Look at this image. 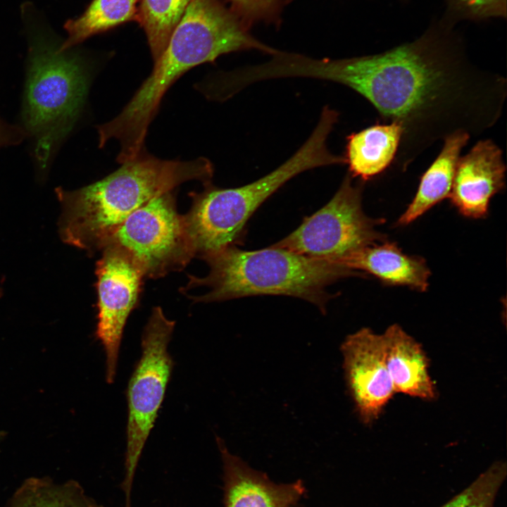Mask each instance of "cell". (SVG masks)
I'll use <instances>...</instances> for the list:
<instances>
[{"label":"cell","instance_id":"obj_1","mask_svg":"<svg viewBox=\"0 0 507 507\" xmlns=\"http://www.w3.org/2000/svg\"><path fill=\"white\" fill-rule=\"evenodd\" d=\"M456 25L442 16L415 39L379 54L310 57L303 74L353 89L384 120L400 124L396 157L406 169L437 141L458 132L477 136L502 113L505 78L470 60Z\"/></svg>","mask_w":507,"mask_h":507},{"label":"cell","instance_id":"obj_2","mask_svg":"<svg viewBox=\"0 0 507 507\" xmlns=\"http://www.w3.org/2000/svg\"><path fill=\"white\" fill-rule=\"evenodd\" d=\"M252 50L270 55L275 48L254 37L221 0H192L151 75L115 118L97 126L99 147L115 139L120 163L136 158L145 152L148 127L162 98L182 75L223 54Z\"/></svg>","mask_w":507,"mask_h":507},{"label":"cell","instance_id":"obj_3","mask_svg":"<svg viewBox=\"0 0 507 507\" xmlns=\"http://www.w3.org/2000/svg\"><path fill=\"white\" fill-rule=\"evenodd\" d=\"M213 168L206 158L163 160L144 152L115 171L73 191L56 189L63 242L89 254L101 251L133 212L189 180L211 182Z\"/></svg>","mask_w":507,"mask_h":507},{"label":"cell","instance_id":"obj_4","mask_svg":"<svg viewBox=\"0 0 507 507\" xmlns=\"http://www.w3.org/2000/svg\"><path fill=\"white\" fill-rule=\"evenodd\" d=\"M204 277L189 275L184 290L206 287L195 302L220 301L256 295H284L311 302L322 311L333 296L327 287L346 277L361 275L344 265L271 246L255 251L227 247L204 259Z\"/></svg>","mask_w":507,"mask_h":507},{"label":"cell","instance_id":"obj_5","mask_svg":"<svg viewBox=\"0 0 507 507\" xmlns=\"http://www.w3.org/2000/svg\"><path fill=\"white\" fill-rule=\"evenodd\" d=\"M335 118L322 113L306 142L284 163L254 182L222 189L211 182L203 191L189 194L192 206L183 215L194 253L201 259L234 246L254 211L290 179L318 167L346 164L344 156L332 154L327 139Z\"/></svg>","mask_w":507,"mask_h":507},{"label":"cell","instance_id":"obj_6","mask_svg":"<svg viewBox=\"0 0 507 507\" xmlns=\"http://www.w3.org/2000/svg\"><path fill=\"white\" fill-rule=\"evenodd\" d=\"M24 15L30 35L24 121L35 140V156L42 166L48 162L77 120L87 90V79L79 57L60 44L44 24Z\"/></svg>","mask_w":507,"mask_h":507},{"label":"cell","instance_id":"obj_7","mask_svg":"<svg viewBox=\"0 0 507 507\" xmlns=\"http://www.w3.org/2000/svg\"><path fill=\"white\" fill-rule=\"evenodd\" d=\"M175 321L155 306L145 325L142 353L128 382L126 396L128 415L125 475L120 487L124 507H132L131 495L139 458L158 417L174 365L168 351Z\"/></svg>","mask_w":507,"mask_h":507},{"label":"cell","instance_id":"obj_8","mask_svg":"<svg viewBox=\"0 0 507 507\" xmlns=\"http://www.w3.org/2000/svg\"><path fill=\"white\" fill-rule=\"evenodd\" d=\"M348 173L327 204L278 242L273 244L313 258L339 263L354 251L384 241L379 220L362 208V189Z\"/></svg>","mask_w":507,"mask_h":507},{"label":"cell","instance_id":"obj_9","mask_svg":"<svg viewBox=\"0 0 507 507\" xmlns=\"http://www.w3.org/2000/svg\"><path fill=\"white\" fill-rule=\"evenodd\" d=\"M172 192L133 212L104 246L113 245L126 252L144 277L157 279L181 271L194 258L183 215L177 211Z\"/></svg>","mask_w":507,"mask_h":507},{"label":"cell","instance_id":"obj_10","mask_svg":"<svg viewBox=\"0 0 507 507\" xmlns=\"http://www.w3.org/2000/svg\"><path fill=\"white\" fill-rule=\"evenodd\" d=\"M96 338L106 356V380L113 383L124 328L131 312L137 307L144 274L123 250L108 245L96 261Z\"/></svg>","mask_w":507,"mask_h":507},{"label":"cell","instance_id":"obj_11","mask_svg":"<svg viewBox=\"0 0 507 507\" xmlns=\"http://www.w3.org/2000/svg\"><path fill=\"white\" fill-rule=\"evenodd\" d=\"M341 351L356 411L363 423L370 424L396 394L386 364L382 334L361 328L345 339Z\"/></svg>","mask_w":507,"mask_h":507},{"label":"cell","instance_id":"obj_12","mask_svg":"<svg viewBox=\"0 0 507 507\" xmlns=\"http://www.w3.org/2000/svg\"><path fill=\"white\" fill-rule=\"evenodd\" d=\"M502 151L492 140L477 142L459 157L449 198L463 215L484 218L494 195L505 187Z\"/></svg>","mask_w":507,"mask_h":507},{"label":"cell","instance_id":"obj_13","mask_svg":"<svg viewBox=\"0 0 507 507\" xmlns=\"http://www.w3.org/2000/svg\"><path fill=\"white\" fill-rule=\"evenodd\" d=\"M216 441L223 465L224 507H292L303 495L301 480L274 483L230 453L221 439Z\"/></svg>","mask_w":507,"mask_h":507},{"label":"cell","instance_id":"obj_14","mask_svg":"<svg viewBox=\"0 0 507 507\" xmlns=\"http://www.w3.org/2000/svg\"><path fill=\"white\" fill-rule=\"evenodd\" d=\"M387 370L396 394L433 401L437 392L422 345L402 327L389 325L382 333Z\"/></svg>","mask_w":507,"mask_h":507},{"label":"cell","instance_id":"obj_15","mask_svg":"<svg viewBox=\"0 0 507 507\" xmlns=\"http://www.w3.org/2000/svg\"><path fill=\"white\" fill-rule=\"evenodd\" d=\"M339 264L370 274L387 284L407 286L420 292L428 287L430 272L425 260L404 254L394 242L382 241L366 246Z\"/></svg>","mask_w":507,"mask_h":507},{"label":"cell","instance_id":"obj_16","mask_svg":"<svg viewBox=\"0 0 507 507\" xmlns=\"http://www.w3.org/2000/svg\"><path fill=\"white\" fill-rule=\"evenodd\" d=\"M403 129L397 122L377 123L346 137L344 156L351 177L367 181L386 170L396 158Z\"/></svg>","mask_w":507,"mask_h":507},{"label":"cell","instance_id":"obj_17","mask_svg":"<svg viewBox=\"0 0 507 507\" xmlns=\"http://www.w3.org/2000/svg\"><path fill=\"white\" fill-rule=\"evenodd\" d=\"M470 138L468 133L458 132L444 139L440 153L422 175L413 199L398 220L399 225L410 224L449 197L461 151Z\"/></svg>","mask_w":507,"mask_h":507},{"label":"cell","instance_id":"obj_18","mask_svg":"<svg viewBox=\"0 0 507 507\" xmlns=\"http://www.w3.org/2000/svg\"><path fill=\"white\" fill-rule=\"evenodd\" d=\"M139 0H92L79 17L64 24L67 38L58 50L64 51L88 38L123 23L137 21Z\"/></svg>","mask_w":507,"mask_h":507},{"label":"cell","instance_id":"obj_19","mask_svg":"<svg viewBox=\"0 0 507 507\" xmlns=\"http://www.w3.org/2000/svg\"><path fill=\"white\" fill-rule=\"evenodd\" d=\"M6 507H104L86 494L79 482H56L48 477L25 480Z\"/></svg>","mask_w":507,"mask_h":507},{"label":"cell","instance_id":"obj_20","mask_svg":"<svg viewBox=\"0 0 507 507\" xmlns=\"http://www.w3.org/2000/svg\"><path fill=\"white\" fill-rule=\"evenodd\" d=\"M192 0H139L137 21L144 30L154 63Z\"/></svg>","mask_w":507,"mask_h":507},{"label":"cell","instance_id":"obj_21","mask_svg":"<svg viewBox=\"0 0 507 507\" xmlns=\"http://www.w3.org/2000/svg\"><path fill=\"white\" fill-rule=\"evenodd\" d=\"M506 475V463L495 461L467 487L439 507H494Z\"/></svg>","mask_w":507,"mask_h":507},{"label":"cell","instance_id":"obj_22","mask_svg":"<svg viewBox=\"0 0 507 507\" xmlns=\"http://www.w3.org/2000/svg\"><path fill=\"white\" fill-rule=\"evenodd\" d=\"M292 0H224L244 27L258 25L280 28L285 8Z\"/></svg>","mask_w":507,"mask_h":507},{"label":"cell","instance_id":"obj_23","mask_svg":"<svg viewBox=\"0 0 507 507\" xmlns=\"http://www.w3.org/2000/svg\"><path fill=\"white\" fill-rule=\"evenodd\" d=\"M442 16L456 25L461 21L475 23L506 18L507 0H444Z\"/></svg>","mask_w":507,"mask_h":507},{"label":"cell","instance_id":"obj_24","mask_svg":"<svg viewBox=\"0 0 507 507\" xmlns=\"http://www.w3.org/2000/svg\"><path fill=\"white\" fill-rule=\"evenodd\" d=\"M9 140L8 139L7 133L6 132L5 129L0 123V145L6 143Z\"/></svg>","mask_w":507,"mask_h":507},{"label":"cell","instance_id":"obj_25","mask_svg":"<svg viewBox=\"0 0 507 507\" xmlns=\"http://www.w3.org/2000/svg\"><path fill=\"white\" fill-rule=\"evenodd\" d=\"M1 289L0 288V296H1Z\"/></svg>","mask_w":507,"mask_h":507},{"label":"cell","instance_id":"obj_26","mask_svg":"<svg viewBox=\"0 0 507 507\" xmlns=\"http://www.w3.org/2000/svg\"><path fill=\"white\" fill-rule=\"evenodd\" d=\"M400 1H406V0H399Z\"/></svg>","mask_w":507,"mask_h":507},{"label":"cell","instance_id":"obj_27","mask_svg":"<svg viewBox=\"0 0 507 507\" xmlns=\"http://www.w3.org/2000/svg\"><path fill=\"white\" fill-rule=\"evenodd\" d=\"M292 507H294V506H292Z\"/></svg>","mask_w":507,"mask_h":507}]
</instances>
